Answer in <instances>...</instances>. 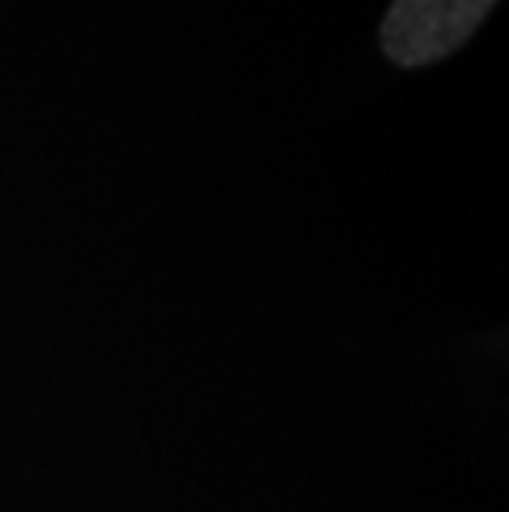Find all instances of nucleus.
<instances>
[{
    "label": "nucleus",
    "instance_id": "f257e3e1",
    "mask_svg": "<svg viewBox=\"0 0 509 512\" xmlns=\"http://www.w3.org/2000/svg\"><path fill=\"white\" fill-rule=\"evenodd\" d=\"M496 0H391L381 47L400 67H427L476 34Z\"/></svg>",
    "mask_w": 509,
    "mask_h": 512
}]
</instances>
